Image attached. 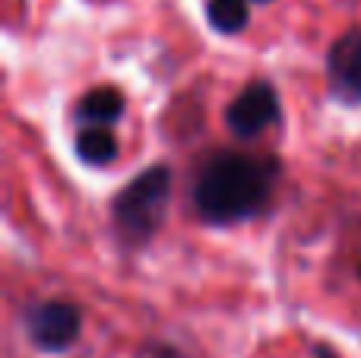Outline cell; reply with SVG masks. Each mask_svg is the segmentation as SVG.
Masks as SVG:
<instances>
[{
  "label": "cell",
  "mask_w": 361,
  "mask_h": 358,
  "mask_svg": "<svg viewBox=\"0 0 361 358\" xmlns=\"http://www.w3.org/2000/svg\"><path fill=\"white\" fill-rule=\"evenodd\" d=\"M326 92L345 108L361 105V25L339 32L326 48Z\"/></svg>",
  "instance_id": "5b68a950"
},
{
  "label": "cell",
  "mask_w": 361,
  "mask_h": 358,
  "mask_svg": "<svg viewBox=\"0 0 361 358\" xmlns=\"http://www.w3.org/2000/svg\"><path fill=\"white\" fill-rule=\"evenodd\" d=\"M282 171V159L273 152L216 149L193 168L190 206L209 228L254 222L269 213Z\"/></svg>",
  "instance_id": "6da1fadb"
},
{
  "label": "cell",
  "mask_w": 361,
  "mask_h": 358,
  "mask_svg": "<svg viewBox=\"0 0 361 358\" xmlns=\"http://www.w3.org/2000/svg\"><path fill=\"white\" fill-rule=\"evenodd\" d=\"M273 0H203L206 23L216 35H241L250 23V6H267Z\"/></svg>",
  "instance_id": "ba28073f"
},
{
  "label": "cell",
  "mask_w": 361,
  "mask_h": 358,
  "mask_svg": "<svg viewBox=\"0 0 361 358\" xmlns=\"http://www.w3.org/2000/svg\"><path fill=\"white\" fill-rule=\"evenodd\" d=\"M311 355H314V358H343V355H339V349L330 346V342H314V346H311Z\"/></svg>",
  "instance_id": "30bf717a"
},
{
  "label": "cell",
  "mask_w": 361,
  "mask_h": 358,
  "mask_svg": "<svg viewBox=\"0 0 361 358\" xmlns=\"http://www.w3.org/2000/svg\"><path fill=\"white\" fill-rule=\"evenodd\" d=\"M82 308L63 298H38L19 308V330L42 355H67L82 340Z\"/></svg>",
  "instance_id": "3957f363"
},
{
  "label": "cell",
  "mask_w": 361,
  "mask_h": 358,
  "mask_svg": "<svg viewBox=\"0 0 361 358\" xmlns=\"http://www.w3.org/2000/svg\"><path fill=\"white\" fill-rule=\"evenodd\" d=\"M222 121H225V130H228L235 140L254 143V140H260L269 127L282 124L279 89H276L269 80H263V76L247 80L241 89H238L235 99L225 105Z\"/></svg>",
  "instance_id": "277c9868"
},
{
  "label": "cell",
  "mask_w": 361,
  "mask_h": 358,
  "mask_svg": "<svg viewBox=\"0 0 361 358\" xmlns=\"http://www.w3.org/2000/svg\"><path fill=\"white\" fill-rule=\"evenodd\" d=\"M127 114V99L118 86H92L73 105V121L80 127H114Z\"/></svg>",
  "instance_id": "8992f818"
},
{
  "label": "cell",
  "mask_w": 361,
  "mask_h": 358,
  "mask_svg": "<svg viewBox=\"0 0 361 358\" xmlns=\"http://www.w3.org/2000/svg\"><path fill=\"white\" fill-rule=\"evenodd\" d=\"M140 358H187L184 349L169 340H146L140 346Z\"/></svg>",
  "instance_id": "9c48e42d"
},
{
  "label": "cell",
  "mask_w": 361,
  "mask_h": 358,
  "mask_svg": "<svg viewBox=\"0 0 361 358\" xmlns=\"http://www.w3.org/2000/svg\"><path fill=\"white\" fill-rule=\"evenodd\" d=\"M73 152L89 168H105V165L118 162L121 140L111 127H80L73 137Z\"/></svg>",
  "instance_id": "52a82bcc"
},
{
  "label": "cell",
  "mask_w": 361,
  "mask_h": 358,
  "mask_svg": "<svg viewBox=\"0 0 361 358\" xmlns=\"http://www.w3.org/2000/svg\"><path fill=\"white\" fill-rule=\"evenodd\" d=\"M171 194H175V171L171 165L159 162L137 171L111 197V228L121 251L133 254L156 241L171 213Z\"/></svg>",
  "instance_id": "7a4b0ae2"
}]
</instances>
